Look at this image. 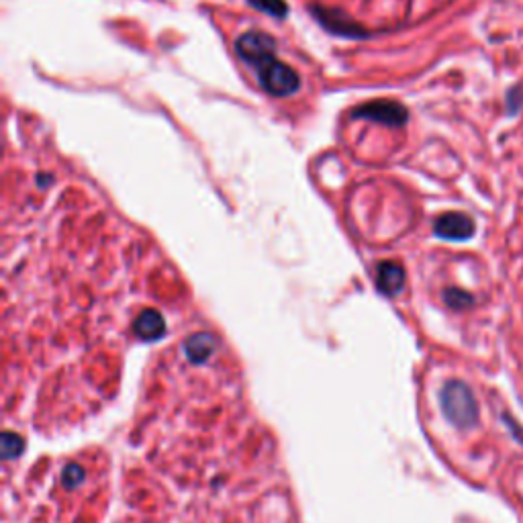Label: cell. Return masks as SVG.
<instances>
[{
  "label": "cell",
  "mask_w": 523,
  "mask_h": 523,
  "mask_svg": "<svg viewBox=\"0 0 523 523\" xmlns=\"http://www.w3.org/2000/svg\"><path fill=\"white\" fill-rule=\"evenodd\" d=\"M433 231H435L437 238L462 241V239L473 238L475 221L464 213H446L435 221Z\"/></svg>",
  "instance_id": "4"
},
{
  "label": "cell",
  "mask_w": 523,
  "mask_h": 523,
  "mask_svg": "<svg viewBox=\"0 0 523 523\" xmlns=\"http://www.w3.org/2000/svg\"><path fill=\"white\" fill-rule=\"evenodd\" d=\"M444 301L452 309H466V307H470L475 303L473 294H468L464 290H456V288H450V290L444 292Z\"/></svg>",
  "instance_id": "9"
},
{
  "label": "cell",
  "mask_w": 523,
  "mask_h": 523,
  "mask_svg": "<svg viewBox=\"0 0 523 523\" xmlns=\"http://www.w3.org/2000/svg\"><path fill=\"white\" fill-rule=\"evenodd\" d=\"M64 478H66L68 482H80V480H82V473H80L76 466H70V468L64 473Z\"/></svg>",
  "instance_id": "10"
},
{
  "label": "cell",
  "mask_w": 523,
  "mask_h": 523,
  "mask_svg": "<svg viewBox=\"0 0 523 523\" xmlns=\"http://www.w3.org/2000/svg\"><path fill=\"white\" fill-rule=\"evenodd\" d=\"M215 350V341L209 337V335H198V337H192L191 341L186 344V352L192 360H205V358L211 356V352Z\"/></svg>",
  "instance_id": "7"
},
{
  "label": "cell",
  "mask_w": 523,
  "mask_h": 523,
  "mask_svg": "<svg viewBox=\"0 0 523 523\" xmlns=\"http://www.w3.org/2000/svg\"><path fill=\"white\" fill-rule=\"evenodd\" d=\"M354 117L379 121L384 125L399 127V125H405V121H407V109L401 102H395V100H374V102L362 104L360 109H356Z\"/></svg>",
  "instance_id": "3"
},
{
  "label": "cell",
  "mask_w": 523,
  "mask_h": 523,
  "mask_svg": "<svg viewBox=\"0 0 523 523\" xmlns=\"http://www.w3.org/2000/svg\"><path fill=\"white\" fill-rule=\"evenodd\" d=\"M135 333L142 339H156L164 333V319L156 311H147L135 323Z\"/></svg>",
  "instance_id": "6"
},
{
  "label": "cell",
  "mask_w": 523,
  "mask_h": 523,
  "mask_svg": "<svg viewBox=\"0 0 523 523\" xmlns=\"http://www.w3.org/2000/svg\"><path fill=\"white\" fill-rule=\"evenodd\" d=\"M442 409L458 429H470L478 421V405L470 386L464 382L452 381L442 388Z\"/></svg>",
  "instance_id": "2"
},
{
  "label": "cell",
  "mask_w": 523,
  "mask_h": 523,
  "mask_svg": "<svg viewBox=\"0 0 523 523\" xmlns=\"http://www.w3.org/2000/svg\"><path fill=\"white\" fill-rule=\"evenodd\" d=\"M376 285L386 294H397L405 285L403 268L395 262H382L376 270Z\"/></svg>",
  "instance_id": "5"
},
{
  "label": "cell",
  "mask_w": 523,
  "mask_h": 523,
  "mask_svg": "<svg viewBox=\"0 0 523 523\" xmlns=\"http://www.w3.org/2000/svg\"><path fill=\"white\" fill-rule=\"evenodd\" d=\"M254 8H258L262 13L270 15V17H276V19H283L288 13V6H286L285 0H247Z\"/></svg>",
  "instance_id": "8"
},
{
  "label": "cell",
  "mask_w": 523,
  "mask_h": 523,
  "mask_svg": "<svg viewBox=\"0 0 523 523\" xmlns=\"http://www.w3.org/2000/svg\"><path fill=\"white\" fill-rule=\"evenodd\" d=\"M276 43L268 33L250 31L236 43L238 55L258 72L262 88L272 96H290L299 90V74L274 55Z\"/></svg>",
  "instance_id": "1"
}]
</instances>
